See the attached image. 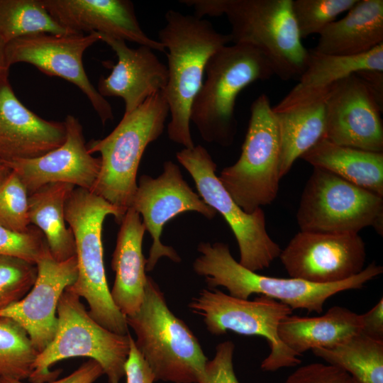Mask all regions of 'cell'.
<instances>
[{
    "instance_id": "cell-1",
    "label": "cell",
    "mask_w": 383,
    "mask_h": 383,
    "mask_svg": "<svg viewBox=\"0 0 383 383\" xmlns=\"http://www.w3.org/2000/svg\"><path fill=\"white\" fill-rule=\"evenodd\" d=\"M159 41L167 50V82L163 92L170 120L167 135L184 148L194 146L190 131L192 103L203 84L206 64L231 41L230 34L218 32L209 21L170 9Z\"/></svg>"
},
{
    "instance_id": "cell-2",
    "label": "cell",
    "mask_w": 383,
    "mask_h": 383,
    "mask_svg": "<svg viewBox=\"0 0 383 383\" xmlns=\"http://www.w3.org/2000/svg\"><path fill=\"white\" fill-rule=\"evenodd\" d=\"M292 0H182L194 16L226 15L233 43L251 45L266 57L274 75L297 79L306 67L309 50L302 44Z\"/></svg>"
},
{
    "instance_id": "cell-3",
    "label": "cell",
    "mask_w": 383,
    "mask_h": 383,
    "mask_svg": "<svg viewBox=\"0 0 383 383\" xmlns=\"http://www.w3.org/2000/svg\"><path fill=\"white\" fill-rule=\"evenodd\" d=\"M200 255L193 262L194 271L205 277L209 289L221 286L229 295L248 299L253 294L277 300L292 310L306 309L321 313L327 299L350 289H360L383 272L382 266L370 263L358 274L337 283L316 284L296 278H280L262 275L237 262L229 247L221 242L200 243Z\"/></svg>"
},
{
    "instance_id": "cell-4",
    "label": "cell",
    "mask_w": 383,
    "mask_h": 383,
    "mask_svg": "<svg viewBox=\"0 0 383 383\" xmlns=\"http://www.w3.org/2000/svg\"><path fill=\"white\" fill-rule=\"evenodd\" d=\"M109 215L120 224L125 213L89 189L75 187L70 194L65 205V218L74 238L77 277L66 289L87 301L89 314L99 324L126 335V316L112 300L104 269L101 233Z\"/></svg>"
},
{
    "instance_id": "cell-5",
    "label": "cell",
    "mask_w": 383,
    "mask_h": 383,
    "mask_svg": "<svg viewBox=\"0 0 383 383\" xmlns=\"http://www.w3.org/2000/svg\"><path fill=\"white\" fill-rule=\"evenodd\" d=\"M126 320L155 381L202 383L208 359L193 332L170 310L152 277H147L140 307Z\"/></svg>"
},
{
    "instance_id": "cell-6",
    "label": "cell",
    "mask_w": 383,
    "mask_h": 383,
    "mask_svg": "<svg viewBox=\"0 0 383 383\" xmlns=\"http://www.w3.org/2000/svg\"><path fill=\"white\" fill-rule=\"evenodd\" d=\"M205 74L206 79L192 105L190 122L206 142L230 146L237 132L235 106L238 96L249 84L268 79L274 72L257 48L233 43L212 55Z\"/></svg>"
},
{
    "instance_id": "cell-7",
    "label": "cell",
    "mask_w": 383,
    "mask_h": 383,
    "mask_svg": "<svg viewBox=\"0 0 383 383\" xmlns=\"http://www.w3.org/2000/svg\"><path fill=\"white\" fill-rule=\"evenodd\" d=\"M168 115V104L160 91L133 111L123 114L106 137L91 140L87 145L89 152L101 155L100 172L91 192L126 213L137 189L143 154L163 133Z\"/></svg>"
},
{
    "instance_id": "cell-8",
    "label": "cell",
    "mask_w": 383,
    "mask_h": 383,
    "mask_svg": "<svg viewBox=\"0 0 383 383\" xmlns=\"http://www.w3.org/2000/svg\"><path fill=\"white\" fill-rule=\"evenodd\" d=\"M57 325L52 340L38 353L28 379L45 383L55 379L60 371H51L57 362L86 357L97 362L109 383H120L130 351V335L113 333L95 321L80 297L65 289L57 307Z\"/></svg>"
},
{
    "instance_id": "cell-9",
    "label": "cell",
    "mask_w": 383,
    "mask_h": 383,
    "mask_svg": "<svg viewBox=\"0 0 383 383\" xmlns=\"http://www.w3.org/2000/svg\"><path fill=\"white\" fill-rule=\"evenodd\" d=\"M280 137L276 113L265 94L250 106L248 131L239 159L218 177L235 202L247 213L271 204L281 179Z\"/></svg>"
},
{
    "instance_id": "cell-10",
    "label": "cell",
    "mask_w": 383,
    "mask_h": 383,
    "mask_svg": "<svg viewBox=\"0 0 383 383\" xmlns=\"http://www.w3.org/2000/svg\"><path fill=\"white\" fill-rule=\"evenodd\" d=\"M301 231L358 233L383 231V196L321 168L313 167L296 213Z\"/></svg>"
},
{
    "instance_id": "cell-11",
    "label": "cell",
    "mask_w": 383,
    "mask_h": 383,
    "mask_svg": "<svg viewBox=\"0 0 383 383\" xmlns=\"http://www.w3.org/2000/svg\"><path fill=\"white\" fill-rule=\"evenodd\" d=\"M192 313L203 318L207 330L220 335L231 331L243 335L266 339L270 353L261 363L265 372L294 367L299 355L286 346L278 335L279 323L292 315L287 305L264 295L253 300L242 299L216 289H204L188 305Z\"/></svg>"
},
{
    "instance_id": "cell-12",
    "label": "cell",
    "mask_w": 383,
    "mask_h": 383,
    "mask_svg": "<svg viewBox=\"0 0 383 383\" xmlns=\"http://www.w3.org/2000/svg\"><path fill=\"white\" fill-rule=\"evenodd\" d=\"M176 157L193 178L200 197L230 226L240 250L238 262L256 272L268 267L282 250L267 231L263 210L247 213L235 202L216 174V163L202 145L184 148Z\"/></svg>"
},
{
    "instance_id": "cell-13",
    "label": "cell",
    "mask_w": 383,
    "mask_h": 383,
    "mask_svg": "<svg viewBox=\"0 0 383 383\" xmlns=\"http://www.w3.org/2000/svg\"><path fill=\"white\" fill-rule=\"evenodd\" d=\"M99 40L96 32L87 35H28L6 44V61L9 67L18 62L30 64L47 75L74 84L85 94L104 124L113 118L112 107L89 79L82 60L86 50Z\"/></svg>"
},
{
    "instance_id": "cell-14",
    "label": "cell",
    "mask_w": 383,
    "mask_h": 383,
    "mask_svg": "<svg viewBox=\"0 0 383 383\" xmlns=\"http://www.w3.org/2000/svg\"><path fill=\"white\" fill-rule=\"evenodd\" d=\"M139 215L152 238L145 271L151 272L159 259L167 257L174 262L181 257L171 246L163 245L160 236L165 225L179 214L196 211L208 219L217 212L207 205L184 179L179 166L172 161H165L163 171L156 178L142 175L131 204Z\"/></svg>"
},
{
    "instance_id": "cell-15",
    "label": "cell",
    "mask_w": 383,
    "mask_h": 383,
    "mask_svg": "<svg viewBox=\"0 0 383 383\" xmlns=\"http://www.w3.org/2000/svg\"><path fill=\"white\" fill-rule=\"evenodd\" d=\"M279 257L290 277L326 284L360 273L364 270L366 250L358 233L300 231Z\"/></svg>"
},
{
    "instance_id": "cell-16",
    "label": "cell",
    "mask_w": 383,
    "mask_h": 383,
    "mask_svg": "<svg viewBox=\"0 0 383 383\" xmlns=\"http://www.w3.org/2000/svg\"><path fill=\"white\" fill-rule=\"evenodd\" d=\"M382 111L365 83L351 74L328 92L325 138L340 145L382 152Z\"/></svg>"
},
{
    "instance_id": "cell-17",
    "label": "cell",
    "mask_w": 383,
    "mask_h": 383,
    "mask_svg": "<svg viewBox=\"0 0 383 383\" xmlns=\"http://www.w3.org/2000/svg\"><path fill=\"white\" fill-rule=\"evenodd\" d=\"M36 280L21 300L0 311V318H9L28 333L38 353L52 340L57 325V307L62 294L77 277L76 256L56 260L47 246L35 264Z\"/></svg>"
},
{
    "instance_id": "cell-18",
    "label": "cell",
    "mask_w": 383,
    "mask_h": 383,
    "mask_svg": "<svg viewBox=\"0 0 383 383\" xmlns=\"http://www.w3.org/2000/svg\"><path fill=\"white\" fill-rule=\"evenodd\" d=\"M64 123L66 136L60 146L38 157L6 162L18 176L28 195L49 183H68L90 191L94 185L101 158L89 152L77 118L67 115Z\"/></svg>"
},
{
    "instance_id": "cell-19",
    "label": "cell",
    "mask_w": 383,
    "mask_h": 383,
    "mask_svg": "<svg viewBox=\"0 0 383 383\" xmlns=\"http://www.w3.org/2000/svg\"><path fill=\"white\" fill-rule=\"evenodd\" d=\"M46 9L74 33H98L165 52L160 41L141 28L134 5L128 0H43Z\"/></svg>"
},
{
    "instance_id": "cell-20",
    "label": "cell",
    "mask_w": 383,
    "mask_h": 383,
    "mask_svg": "<svg viewBox=\"0 0 383 383\" xmlns=\"http://www.w3.org/2000/svg\"><path fill=\"white\" fill-rule=\"evenodd\" d=\"M64 121L45 120L17 98L9 77L0 81V160L40 157L65 141Z\"/></svg>"
},
{
    "instance_id": "cell-21",
    "label": "cell",
    "mask_w": 383,
    "mask_h": 383,
    "mask_svg": "<svg viewBox=\"0 0 383 383\" xmlns=\"http://www.w3.org/2000/svg\"><path fill=\"white\" fill-rule=\"evenodd\" d=\"M99 36L118 58L111 73L99 80L96 89L103 97L122 98L124 114H128L152 95L164 91L167 82V65L159 60L154 50L145 45L131 48L123 40L101 33Z\"/></svg>"
},
{
    "instance_id": "cell-22",
    "label": "cell",
    "mask_w": 383,
    "mask_h": 383,
    "mask_svg": "<svg viewBox=\"0 0 383 383\" xmlns=\"http://www.w3.org/2000/svg\"><path fill=\"white\" fill-rule=\"evenodd\" d=\"M120 225L111 260L115 280L110 292L114 304L126 316L135 313L144 299L148 276L142 244L146 231L140 216L131 207Z\"/></svg>"
},
{
    "instance_id": "cell-23",
    "label": "cell",
    "mask_w": 383,
    "mask_h": 383,
    "mask_svg": "<svg viewBox=\"0 0 383 383\" xmlns=\"http://www.w3.org/2000/svg\"><path fill=\"white\" fill-rule=\"evenodd\" d=\"M365 70L383 71V43L355 56L326 55L309 50V61L299 82L274 106L281 112L327 92L335 84Z\"/></svg>"
},
{
    "instance_id": "cell-24",
    "label": "cell",
    "mask_w": 383,
    "mask_h": 383,
    "mask_svg": "<svg viewBox=\"0 0 383 383\" xmlns=\"http://www.w3.org/2000/svg\"><path fill=\"white\" fill-rule=\"evenodd\" d=\"M383 43V1L357 0L340 20L320 34L315 52L331 55L365 54Z\"/></svg>"
},
{
    "instance_id": "cell-25",
    "label": "cell",
    "mask_w": 383,
    "mask_h": 383,
    "mask_svg": "<svg viewBox=\"0 0 383 383\" xmlns=\"http://www.w3.org/2000/svg\"><path fill=\"white\" fill-rule=\"evenodd\" d=\"M361 315L340 306H333L321 316L289 315L278 326L281 341L301 356L314 348H333L361 333Z\"/></svg>"
},
{
    "instance_id": "cell-26",
    "label": "cell",
    "mask_w": 383,
    "mask_h": 383,
    "mask_svg": "<svg viewBox=\"0 0 383 383\" xmlns=\"http://www.w3.org/2000/svg\"><path fill=\"white\" fill-rule=\"evenodd\" d=\"M360 187L383 196V152L366 151L322 139L302 157Z\"/></svg>"
},
{
    "instance_id": "cell-27",
    "label": "cell",
    "mask_w": 383,
    "mask_h": 383,
    "mask_svg": "<svg viewBox=\"0 0 383 383\" xmlns=\"http://www.w3.org/2000/svg\"><path fill=\"white\" fill-rule=\"evenodd\" d=\"M328 91L299 105L275 112L280 137L281 178L288 173L298 158L325 138Z\"/></svg>"
},
{
    "instance_id": "cell-28",
    "label": "cell",
    "mask_w": 383,
    "mask_h": 383,
    "mask_svg": "<svg viewBox=\"0 0 383 383\" xmlns=\"http://www.w3.org/2000/svg\"><path fill=\"white\" fill-rule=\"evenodd\" d=\"M75 187L64 182L49 183L28 195L30 224L44 235L52 256L64 261L75 256L72 231L66 227L65 205Z\"/></svg>"
},
{
    "instance_id": "cell-29",
    "label": "cell",
    "mask_w": 383,
    "mask_h": 383,
    "mask_svg": "<svg viewBox=\"0 0 383 383\" xmlns=\"http://www.w3.org/2000/svg\"><path fill=\"white\" fill-rule=\"evenodd\" d=\"M311 351L360 383H383V340L360 333L333 348Z\"/></svg>"
},
{
    "instance_id": "cell-30",
    "label": "cell",
    "mask_w": 383,
    "mask_h": 383,
    "mask_svg": "<svg viewBox=\"0 0 383 383\" xmlns=\"http://www.w3.org/2000/svg\"><path fill=\"white\" fill-rule=\"evenodd\" d=\"M37 33L77 34L57 22L43 0H0V37L6 44Z\"/></svg>"
},
{
    "instance_id": "cell-31",
    "label": "cell",
    "mask_w": 383,
    "mask_h": 383,
    "mask_svg": "<svg viewBox=\"0 0 383 383\" xmlns=\"http://www.w3.org/2000/svg\"><path fill=\"white\" fill-rule=\"evenodd\" d=\"M38 354L26 331L9 318H0V377L28 379Z\"/></svg>"
},
{
    "instance_id": "cell-32",
    "label": "cell",
    "mask_w": 383,
    "mask_h": 383,
    "mask_svg": "<svg viewBox=\"0 0 383 383\" xmlns=\"http://www.w3.org/2000/svg\"><path fill=\"white\" fill-rule=\"evenodd\" d=\"M357 0H292V9L301 39L320 34Z\"/></svg>"
},
{
    "instance_id": "cell-33",
    "label": "cell",
    "mask_w": 383,
    "mask_h": 383,
    "mask_svg": "<svg viewBox=\"0 0 383 383\" xmlns=\"http://www.w3.org/2000/svg\"><path fill=\"white\" fill-rule=\"evenodd\" d=\"M37 274L34 264L15 257H0V311L23 299L33 287Z\"/></svg>"
},
{
    "instance_id": "cell-34",
    "label": "cell",
    "mask_w": 383,
    "mask_h": 383,
    "mask_svg": "<svg viewBox=\"0 0 383 383\" xmlns=\"http://www.w3.org/2000/svg\"><path fill=\"white\" fill-rule=\"evenodd\" d=\"M0 226L17 233L26 232L30 226L28 193L13 170L0 187Z\"/></svg>"
},
{
    "instance_id": "cell-35",
    "label": "cell",
    "mask_w": 383,
    "mask_h": 383,
    "mask_svg": "<svg viewBox=\"0 0 383 383\" xmlns=\"http://www.w3.org/2000/svg\"><path fill=\"white\" fill-rule=\"evenodd\" d=\"M47 246L43 233L34 226L23 233L0 226V257H15L35 265Z\"/></svg>"
},
{
    "instance_id": "cell-36",
    "label": "cell",
    "mask_w": 383,
    "mask_h": 383,
    "mask_svg": "<svg viewBox=\"0 0 383 383\" xmlns=\"http://www.w3.org/2000/svg\"><path fill=\"white\" fill-rule=\"evenodd\" d=\"M284 383H360L347 372L329 364L313 362L297 368Z\"/></svg>"
},
{
    "instance_id": "cell-37",
    "label": "cell",
    "mask_w": 383,
    "mask_h": 383,
    "mask_svg": "<svg viewBox=\"0 0 383 383\" xmlns=\"http://www.w3.org/2000/svg\"><path fill=\"white\" fill-rule=\"evenodd\" d=\"M234 349L231 340L216 346L214 357L206 363L202 383H239L233 369Z\"/></svg>"
},
{
    "instance_id": "cell-38",
    "label": "cell",
    "mask_w": 383,
    "mask_h": 383,
    "mask_svg": "<svg viewBox=\"0 0 383 383\" xmlns=\"http://www.w3.org/2000/svg\"><path fill=\"white\" fill-rule=\"evenodd\" d=\"M126 383H153L154 376L130 335V351L124 366Z\"/></svg>"
},
{
    "instance_id": "cell-39",
    "label": "cell",
    "mask_w": 383,
    "mask_h": 383,
    "mask_svg": "<svg viewBox=\"0 0 383 383\" xmlns=\"http://www.w3.org/2000/svg\"><path fill=\"white\" fill-rule=\"evenodd\" d=\"M102 374L104 371L101 365L95 360L89 359L68 376L45 383H93ZM2 379L5 383H26L14 379Z\"/></svg>"
},
{
    "instance_id": "cell-40",
    "label": "cell",
    "mask_w": 383,
    "mask_h": 383,
    "mask_svg": "<svg viewBox=\"0 0 383 383\" xmlns=\"http://www.w3.org/2000/svg\"><path fill=\"white\" fill-rule=\"evenodd\" d=\"M361 333L374 339L383 340V299L367 312L361 315Z\"/></svg>"
},
{
    "instance_id": "cell-41",
    "label": "cell",
    "mask_w": 383,
    "mask_h": 383,
    "mask_svg": "<svg viewBox=\"0 0 383 383\" xmlns=\"http://www.w3.org/2000/svg\"><path fill=\"white\" fill-rule=\"evenodd\" d=\"M355 74L365 83L379 106L383 109V71L365 70Z\"/></svg>"
},
{
    "instance_id": "cell-42",
    "label": "cell",
    "mask_w": 383,
    "mask_h": 383,
    "mask_svg": "<svg viewBox=\"0 0 383 383\" xmlns=\"http://www.w3.org/2000/svg\"><path fill=\"white\" fill-rule=\"evenodd\" d=\"M6 42L0 37V81L9 77V66L6 57Z\"/></svg>"
},
{
    "instance_id": "cell-43",
    "label": "cell",
    "mask_w": 383,
    "mask_h": 383,
    "mask_svg": "<svg viewBox=\"0 0 383 383\" xmlns=\"http://www.w3.org/2000/svg\"><path fill=\"white\" fill-rule=\"evenodd\" d=\"M12 170L7 163L0 160V187L6 182Z\"/></svg>"
},
{
    "instance_id": "cell-44",
    "label": "cell",
    "mask_w": 383,
    "mask_h": 383,
    "mask_svg": "<svg viewBox=\"0 0 383 383\" xmlns=\"http://www.w3.org/2000/svg\"><path fill=\"white\" fill-rule=\"evenodd\" d=\"M0 383H5L2 379V377H0Z\"/></svg>"
}]
</instances>
